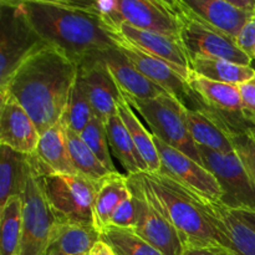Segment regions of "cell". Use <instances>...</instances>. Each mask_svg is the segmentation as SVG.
Returning a JSON list of instances; mask_svg holds the SVG:
<instances>
[{
    "label": "cell",
    "mask_w": 255,
    "mask_h": 255,
    "mask_svg": "<svg viewBox=\"0 0 255 255\" xmlns=\"http://www.w3.org/2000/svg\"><path fill=\"white\" fill-rule=\"evenodd\" d=\"M79 66L62 50L42 45L24 60L0 91L17 100L44 133L61 121Z\"/></svg>",
    "instance_id": "1"
},
{
    "label": "cell",
    "mask_w": 255,
    "mask_h": 255,
    "mask_svg": "<svg viewBox=\"0 0 255 255\" xmlns=\"http://www.w3.org/2000/svg\"><path fill=\"white\" fill-rule=\"evenodd\" d=\"M22 5L42 40L62 50L77 66L116 46L101 19L76 0H22Z\"/></svg>",
    "instance_id": "2"
},
{
    "label": "cell",
    "mask_w": 255,
    "mask_h": 255,
    "mask_svg": "<svg viewBox=\"0 0 255 255\" xmlns=\"http://www.w3.org/2000/svg\"><path fill=\"white\" fill-rule=\"evenodd\" d=\"M134 176L148 201L176 229L183 248L221 244L186 188L161 173L141 172Z\"/></svg>",
    "instance_id": "3"
},
{
    "label": "cell",
    "mask_w": 255,
    "mask_h": 255,
    "mask_svg": "<svg viewBox=\"0 0 255 255\" xmlns=\"http://www.w3.org/2000/svg\"><path fill=\"white\" fill-rule=\"evenodd\" d=\"M173 4L181 24L179 40L189 60L196 57L223 59L234 64L252 66L253 60L239 47L234 37L194 14L183 0H173Z\"/></svg>",
    "instance_id": "4"
},
{
    "label": "cell",
    "mask_w": 255,
    "mask_h": 255,
    "mask_svg": "<svg viewBox=\"0 0 255 255\" xmlns=\"http://www.w3.org/2000/svg\"><path fill=\"white\" fill-rule=\"evenodd\" d=\"M47 44L37 34L25 12L22 1H0V89L35 50Z\"/></svg>",
    "instance_id": "5"
},
{
    "label": "cell",
    "mask_w": 255,
    "mask_h": 255,
    "mask_svg": "<svg viewBox=\"0 0 255 255\" xmlns=\"http://www.w3.org/2000/svg\"><path fill=\"white\" fill-rule=\"evenodd\" d=\"M41 179L47 204L57 223L94 226L96 182L80 174H50L41 176Z\"/></svg>",
    "instance_id": "6"
},
{
    "label": "cell",
    "mask_w": 255,
    "mask_h": 255,
    "mask_svg": "<svg viewBox=\"0 0 255 255\" xmlns=\"http://www.w3.org/2000/svg\"><path fill=\"white\" fill-rule=\"evenodd\" d=\"M121 95L127 104L146 120L152 134L202 163L198 147L187 128L184 117L186 107L178 100L168 94L151 100H139Z\"/></svg>",
    "instance_id": "7"
},
{
    "label": "cell",
    "mask_w": 255,
    "mask_h": 255,
    "mask_svg": "<svg viewBox=\"0 0 255 255\" xmlns=\"http://www.w3.org/2000/svg\"><path fill=\"white\" fill-rule=\"evenodd\" d=\"M117 49L132 62L142 75L158 85L168 95L178 100L189 110L202 109V105L188 84L192 72L182 70L164 60L158 59L148 52L142 51L114 32H109Z\"/></svg>",
    "instance_id": "8"
},
{
    "label": "cell",
    "mask_w": 255,
    "mask_h": 255,
    "mask_svg": "<svg viewBox=\"0 0 255 255\" xmlns=\"http://www.w3.org/2000/svg\"><path fill=\"white\" fill-rule=\"evenodd\" d=\"M202 164L216 177L223 191L222 203L231 209L255 212V182L237 152L223 153L198 147Z\"/></svg>",
    "instance_id": "9"
},
{
    "label": "cell",
    "mask_w": 255,
    "mask_h": 255,
    "mask_svg": "<svg viewBox=\"0 0 255 255\" xmlns=\"http://www.w3.org/2000/svg\"><path fill=\"white\" fill-rule=\"evenodd\" d=\"M22 199L24 222L20 255H46L56 219L47 204L41 176L31 163Z\"/></svg>",
    "instance_id": "10"
},
{
    "label": "cell",
    "mask_w": 255,
    "mask_h": 255,
    "mask_svg": "<svg viewBox=\"0 0 255 255\" xmlns=\"http://www.w3.org/2000/svg\"><path fill=\"white\" fill-rule=\"evenodd\" d=\"M153 141L161 159L158 173L168 177L197 196L211 201H222L223 191L218 181L203 164L167 144L154 134Z\"/></svg>",
    "instance_id": "11"
},
{
    "label": "cell",
    "mask_w": 255,
    "mask_h": 255,
    "mask_svg": "<svg viewBox=\"0 0 255 255\" xmlns=\"http://www.w3.org/2000/svg\"><path fill=\"white\" fill-rule=\"evenodd\" d=\"M192 91L202 105V109L224 125L229 133L248 131L251 122L243 112L239 86L211 81L192 72L188 79Z\"/></svg>",
    "instance_id": "12"
},
{
    "label": "cell",
    "mask_w": 255,
    "mask_h": 255,
    "mask_svg": "<svg viewBox=\"0 0 255 255\" xmlns=\"http://www.w3.org/2000/svg\"><path fill=\"white\" fill-rule=\"evenodd\" d=\"M128 177V186L137 209L134 233L164 255H182L184 248L176 229L148 201L134 174Z\"/></svg>",
    "instance_id": "13"
},
{
    "label": "cell",
    "mask_w": 255,
    "mask_h": 255,
    "mask_svg": "<svg viewBox=\"0 0 255 255\" xmlns=\"http://www.w3.org/2000/svg\"><path fill=\"white\" fill-rule=\"evenodd\" d=\"M189 193L206 221L217 233L222 246L237 255H255V232L251 227L221 201H211L192 192Z\"/></svg>",
    "instance_id": "14"
},
{
    "label": "cell",
    "mask_w": 255,
    "mask_h": 255,
    "mask_svg": "<svg viewBox=\"0 0 255 255\" xmlns=\"http://www.w3.org/2000/svg\"><path fill=\"white\" fill-rule=\"evenodd\" d=\"M77 81L94 110L95 117L105 124L110 117L117 114V101L121 97V91L101 55L79 65Z\"/></svg>",
    "instance_id": "15"
},
{
    "label": "cell",
    "mask_w": 255,
    "mask_h": 255,
    "mask_svg": "<svg viewBox=\"0 0 255 255\" xmlns=\"http://www.w3.org/2000/svg\"><path fill=\"white\" fill-rule=\"evenodd\" d=\"M124 22L147 31L179 39L181 24L173 1L117 0Z\"/></svg>",
    "instance_id": "16"
},
{
    "label": "cell",
    "mask_w": 255,
    "mask_h": 255,
    "mask_svg": "<svg viewBox=\"0 0 255 255\" xmlns=\"http://www.w3.org/2000/svg\"><path fill=\"white\" fill-rule=\"evenodd\" d=\"M36 125L7 91H0V144L22 154H32L39 143Z\"/></svg>",
    "instance_id": "17"
},
{
    "label": "cell",
    "mask_w": 255,
    "mask_h": 255,
    "mask_svg": "<svg viewBox=\"0 0 255 255\" xmlns=\"http://www.w3.org/2000/svg\"><path fill=\"white\" fill-rule=\"evenodd\" d=\"M30 163L40 176L50 174H79L66 141V129L61 121L40 134L39 143L32 154H29Z\"/></svg>",
    "instance_id": "18"
},
{
    "label": "cell",
    "mask_w": 255,
    "mask_h": 255,
    "mask_svg": "<svg viewBox=\"0 0 255 255\" xmlns=\"http://www.w3.org/2000/svg\"><path fill=\"white\" fill-rule=\"evenodd\" d=\"M107 32H114L131 45L141 49L142 51L148 52L179 69L192 72L191 60L179 39L166 36L158 32L137 29L126 22H122L114 30H107Z\"/></svg>",
    "instance_id": "19"
},
{
    "label": "cell",
    "mask_w": 255,
    "mask_h": 255,
    "mask_svg": "<svg viewBox=\"0 0 255 255\" xmlns=\"http://www.w3.org/2000/svg\"><path fill=\"white\" fill-rule=\"evenodd\" d=\"M101 59L106 64L121 94L139 100L156 99L167 94L162 87L142 75L117 46L105 51Z\"/></svg>",
    "instance_id": "20"
},
{
    "label": "cell",
    "mask_w": 255,
    "mask_h": 255,
    "mask_svg": "<svg viewBox=\"0 0 255 255\" xmlns=\"http://www.w3.org/2000/svg\"><path fill=\"white\" fill-rule=\"evenodd\" d=\"M183 1L194 14L236 40L247 22L255 16V14L244 11L232 5L229 0H183Z\"/></svg>",
    "instance_id": "21"
},
{
    "label": "cell",
    "mask_w": 255,
    "mask_h": 255,
    "mask_svg": "<svg viewBox=\"0 0 255 255\" xmlns=\"http://www.w3.org/2000/svg\"><path fill=\"white\" fill-rule=\"evenodd\" d=\"M187 128L197 147L212 149L216 152L231 153L234 152L233 142L222 122L214 119L204 109H184Z\"/></svg>",
    "instance_id": "22"
},
{
    "label": "cell",
    "mask_w": 255,
    "mask_h": 255,
    "mask_svg": "<svg viewBox=\"0 0 255 255\" xmlns=\"http://www.w3.org/2000/svg\"><path fill=\"white\" fill-rule=\"evenodd\" d=\"M127 174L120 172L110 173L97 183L94 207V226L99 232L109 227L112 214L120 204L131 197Z\"/></svg>",
    "instance_id": "23"
},
{
    "label": "cell",
    "mask_w": 255,
    "mask_h": 255,
    "mask_svg": "<svg viewBox=\"0 0 255 255\" xmlns=\"http://www.w3.org/2000/svg\"><path fill=\"white\" fill-rule=\"evenodd\" d=\"M0 209L9 198L22 196L30 173L29 154L12 151L9 147H0Z\"/></svg>",
    "instance_id": "24"
},
{
    "label": "cell",
    "mask_w": 255,
    "mask_h": 255,
    "mask_svg": "<svg viewBox=\"0 0 255 255\" xmlns=\"http://www.w3.org/2000/svg\"><path fill=\"white\" fill-rule=\"evenodd\" d=\"M100 241V232L94 226L56 222L52 229L49 249L62 255H89Z\"/></svg>",
    "instance_id": "25"
},
{
    "label": "cell",
    "mask_w": 255,
    "mask_h": 255,
    "mask_svg": "<svg viewBox=\"0 0 255 255\" xmlns=\"http://www.w3.org/2000/svg\"><path fill=\"white\" fill-rule=\"evenodd\" d=\"M107 138L112 153L120 161L124 169H126L127 176L138 174L141 172H148L143 158L137 151L126 126L119 114L114 115L105 122Z\"/></svg>",
    "instance_id": "26"
},
{
    "label": "cell",
    "mask_w": 255,
    "mask_h": 255,
    "mask_svg": "<svg viewBox=\"0 0 255 255\" xmlns=\"http://www.w3.org/2000/svg\"><path fill=\"white\" fill-rule=\"evenodd\" d=\"M117 114L124 121L137 151L143 158L149 173H158L161 169V159H159L158 152H157L156 144L153 141V134L149 133L138 117L134 114V110L126 102V100L120 97L117 101Z\"/></svg>",
    "instance_id": "27"
},
{
    "label": "cell",
    "mask_w": 255,
    "mask_h": 255,
    "mask_svg": "<svg viewBox=\"0 0 255 255\" xmlns=\"http://www.w3.org/2000/svg\"><path fill=\"white\" fill-rule=\"evenodd\" d=\"M193 74L211 81L241 86L255 77V69L252 66L234 64L223 59L196 57L191 60Z\"/></svg>",
    "instance_id": "28"
},
{
    "label": "cell",
    "mask_w": 255,
    "mask_h": 255,
    "mask_svg": "<svg viewBox=\"0 0 255 255\" xmlns=\"http://www.w3.org/2000/svg\"><path fill=\"white\" fill-rule=\"evenodd\" d=\"M1 222V255H20V243L24 222V199L22 196L9 198L0 209Z\"/></svg>",
    "instance_id": "29"
},
{
    "label": "cell",
    "mask_w": 255,
    "mask_h": 255,
    "mask_svg": "<svg viewBox=\"0 0 255 255\" xmlns=\"http://www.w3.org/2000/svg\"><path fill=\"white\" fill-rule=\"evenodd\" d=\"M65 129H66V141L70 156H71L72 163H74L77 173L90 181L96 182V183L109 176L111 172L105 168L104 164L97 159L94 152L85 143L81 136L66 127Z\"/></svg>",
    "instance_id": "30"
},
{
    "label": "cell",
    "mask_w": 255,
    "mask_h": 255,
    "mask_svg": "<svg viewBox=\"0 0 255 255\" xmlns=\"http://www.w3.org/2000/svg\"><path fill=\"white\" fill-rule=\"evenodd\" d=\"M100 237L114 249L116 255H164L132 229L109 226L100 232Z\"/></svg>",
    "instance_id": "31"
},
{
    "label": "cell",
    "mask_w": 255,
    "mask_h": 255,
    "mask_svg": "<svg viewBox=\"0 0 255 255\" xmlns=\"http://www.w3.org/2000/svg\"><path fill=\"white\" fill-rule=\"evenodd\" d=\"M94 117V110L76 77V82L71 90V95L61 117V122L66 128H70L80 134Z\"/></svg>",
    "instance_id": "32"
},
{
    "label": "cell",
    "mask_w": 255,
    "mask_h": 255,
    "mask_svg": "<svg viewBox=\"0 0 255 255\" xmlns=\"http://www.w3.org/2000/svg\"><path fill=\"white\" fill-rule=\"evenodd\" d=\"M81 138L84 139L85 143L89 146L97 157L100 162L105 166V168L111 173H115L116 167H115L114 161L110 154V144L109 138H107V132L105 124L97 117H94L92 121L87 125L86 128L80 133Z\"/></svg>",
    "instance_id": "33"
},
{
    "label": "cell",
    "mask_w": 255,
    "mask_h": 255,
    "mask_svg": "<svg viewBox=\"0 0 255 255\" xmlns=\"http://www.w3.org/2000/svg\"><path fill=\"white\" fill-rule=\"evenodd\" d=\"M229 133V132H228ZM232 142H233L234 149L246 168L248 169L251 176L255 182V144L247 132L243 133H229Z\"/></svg>",
    "instance_id": "34"
},
{
    "label": "cell",
    "mask_w": 255,
    "mask_h": 255,
    "mask_svg": "<svg viewBox=\"0 0 255 255\" xmlns=\"http://www.w3.org/2000/svg\"><path fill=\"white\" fill-rule=\"evenodd\" d=\"M132 193V192H131ZM137 224V209L134 204L133 196L125 199L119 208L114 212L109 226L116 227V228L132 229L134 231Z\"/></svg>",
    "instance_id": "35"
},
{
    "label": "cell",
    "mask_w": 255,
    "mask_h": 255,
    "mask_svg": "<svg viewBox=\"0 0 255 255\" xmlns=\"http://www.w3.org/2000/svg\"><path fill=\"white\" fill-rule=\"evenodd\" d=\"M243 105V112L247 120L255 125V77L239 86Z\"/></svg>",
    "instance_id": "36"
},
{
    "label": "cell",
    "mask_w": 255,
    "mask_h": 255,
    "mask_svg": "<svg viewBox=\"0 0 255 255\" xmlns=\"http://www.w3.org/2000/svg\"><path fill=\"white\" fill-rule=\"evenodd\" d=\"M237 44L252 60H255V16L243 27L237 37Z\"/></svg>",
    "instance_id": "37"
},
{
    "label": "cell",
    "mask_w": 255,
    "mask_h": 255,
    "mask_svg": "<svg viewBox=\"0 0 255 255\" xmlns=\"http://www.w3.org/2000/svg\"><path fill=\"white\" fill-rule=\"evenodd\" d=\"M182 255H237L233 251L221 246V244H209V246L187 247Z\"/></svg>",
    "instance_id": "38"
},
{
    "label": "cell",
    "mask_w": 255,
    "mask_h": 255,
    "mask_svg": "<svg viewBox=\"0 0 255 255\" xmlns=\"http://www.w3.org/2000/svg\"><path fill=\"white\" fill-rule=\"evenodd\" d=\"M247 226L251 227L255 232V212L249 209H232Z\"/></svg>",
    "instance_id": "39"
},
{
    "label": "cell",
    "mask_w": 255,
    "mask_h": 255,
    "mask_svg": "<svg viewBox=\"0 0 255 255\" xmlns=\"http://www.w3.org/2000/svg\"><path fill=\"white\" fill-rule=\"evenodd\" d=\"M89 255H116V253L106 242L100 241L95 244V247L91 249Z\"/></svg>",
    "instance_id": "40"
},
{
    "label": "cell",
    "mask_w": 255,
    "mask_h": 255,
    "mask_svg": "<svg viewBox=\"0 0 255 255\" xmlns=\"http://www.w3.org/2000/svg\"><path fill=\"white\" fill-rule=\"evenodd\" d=\"M247 133H248L249 136H251V138L253 139V142H254V144H255V125H251V126H249V128H248V131H247Z\"/></svg>",
    "instance_id": "41"
},
{
    "label": "cell",
    "mask_w": 255,
    "mask_h": 255,
    "mask_svg": "<svg viewBox=\"0 0 255 255\" xmlns=\"http://www.w3.org/2000/svg\"><path fill=\"white\" fill-rule=\"evenodd\" d=\"M46 255H62V254L57 253V252L52 251V249H49V251H47V253H46Z\"/></svg>",
    "instance_id": "42"
}]
</instances>
